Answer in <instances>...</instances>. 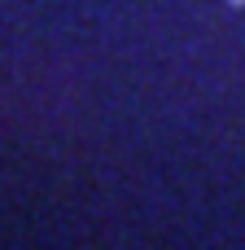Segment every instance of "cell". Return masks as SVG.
Here are the masks:
<instances>
[{"instance_id":"cell-1","label":"cell","mask_w":245,"mask_h":250,"mask_svg":"<svg viewBox=\"0 0 245 250\" xmlns=\"http://www.w3.org/2000/svg\"><path fill=\"white\" fill-rule=\"evenodd\" d=\"M232 4H245V0H232Z\"/></svg>"}]
</instances>
